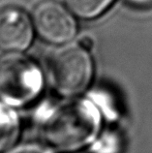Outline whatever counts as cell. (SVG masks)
<instances>
[{
    "instance_id": "277c9868",
    "label": "cell",
    "mask_w": 152,
    "mask_h": 153,
    "mask_svg": "<svg viewBox=\"0 0 152 153\" xmlns=\"http://www.w3.org/2000/svg\"><path fill=\"white\" fill-rule=\"evenodd\" d=\"M33 22L40 37L51 44L70 41L77 30L72 15L62 5L53 1L39 4L33 12Z\"/></svg>"
},
{
    "instance_id": "6da1fadb",
    "label": "cell",
    "mask_w": 152,
    "mask_h": 153,
    "mask_svg": "<svg viewBox=\"0 0 152 153\" xmlns=\"http://www.w3.org/2000/svg\"><path fill=\"white\" fill-rule=\"evenodd\" d=\"M100 127V114L93 104L71 100L54 108L42 125L45 142L58 151H74L89 143Z\"/></svg>"
},
{
    "instance_id": "5b68a950",
    "label": "cell",
    "mask_w": 152,
    "mask_h": 153,
    "mask_svg": "<svg viewBox=\"0 0 152 153\" xmlns=\"http://www.w3.org/2000/svg\"><path fill=\"white\" fill-rule=\"evenodd\" d=\"M32 25L27 15L16 7L0 10V50H25L32 41Z\"/></svg>"
},
{
    "instance_id": "9c48e42d",
    "label": "cell",
    "mask_w": 152,
    "mask_h": 153,
    "mask_svg": "<svg viewBox=\"0 0 152 153\" xmlns=\"http://www.w3.org/2000/svg\"><path fill=\"white\" fill-rule=\"evenodd\" d=\"M79 46H81L82 49H85V51H89L92 49L93 47V40L90 37H83L82 40L79 41Z\"/></svg>"
},
{
    "instance_id": "3957f363",
    "label": "cell",
    "mask_w": 152,
    "mask_h": 153,
    "mask_svg": "<svg viewBox=\"0 0 152 153\" xmlns=\"http://www.w3.org/2000/svg\"><path fill=\"white\" fill-rule=\"evenodd\" d=\"M49 73L51 82L60 93L74 95L88 86L93 66L87 51L81 46H70L53 54Z\"/></svg>"
},
{
    "instance_id": "52a82bcc",
    "label": "cell",
    "mask_w": 152,
    "mask_h": 153,
    "mask_svg": "<svg viewBox=\"0 0 152 153\" xmlns=\"http://www.w3.org/2000/svg\"><path fill=\"white\" fill-rule=\"evenodd\" d=\"M113 0H66L68 6L79 17L92 19L105 11Z\"/></svg>"
},
{
    "instance_id": "ba28073f",
    "label": "cell",
    "mask_w": 152,
    "mask_h": 153,
    "mask_svg": "<svg viewBox=\"0 0 152 153\" xmlns=\"http://www.w3.org/2000/svg\"><path fill=\"white\" fill-rule=\"evenodd\" d=\"M7 153H49L44 148L37 146H21L13 148Z\"/></svg>"
},
{
    "instance_id": "30bf717a",
    "label": "cell",
    "mask_w": 152,
    "mask_h": 153,
    "mask_svg": "<svg viewBox=\"0 0 152 153\" xmlns=\"http://www.w3.org/2000/svg\"><path fill=\"white\" fill-rule=\"evenodd\" d=\"M127 1L137 6H145L152 3V0H127Z\"/></svg>"
},
{
    "instance_id": "8992f818",
    "label": "cell",
    "mask_w": 152,
    "mask_h": 153,
    "mask_svg": "<svg viewBox=\"0 0 152 153\" xmlns=\"http://www.w3.org/2000/svg\"><path fill=\"white\" fill-rule=\"evenodd\" d=\"M19 129V124L15 111L0 103V151L16 142Z\"/></svg>"
},
{
    "instance_id": "7a4b0ae2",
    "label": "cell",
    "mask_w": 152,
    "mask_h": 153,
    "mask_svg": "<svg viewBox=\"0 0 152 153\" xmlns=\"http://www.w3.org/2000/svg\"><path fill=\"white\" fill-rule=\"evenodd\" d=\"M42 85L40 70L28 58L11 54L0 58V98L12 105L34 99Z\"/></svg>"
}]
</instances>
